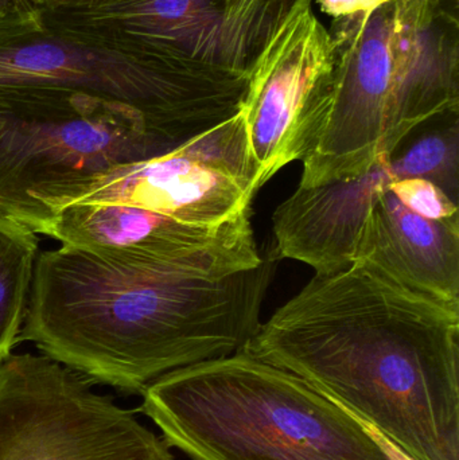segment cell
Listing matches in <instances>:
<instances>
[{"label":"cell","instance_id":"1","mask_svg":"<svg viewBox=\"0 0 459 460\" xmlns=\"http://www.w3.org/2000/svg\"><path fill=\"white\" fill-rule=\"evenodd\" d=\"M244 350L304 378L415 460H459V305L353 262L315 275Z\"/></svg>","mask_w":459,"mask_h":460},{"label":"cell","instance_id":"2","mask_svg":"<svg viewBox=\"0 0 459 460\" xmlns=\"http://www.w3.org/2000/svg\"><path fill=\"white\" fill-rule=\"evenodd\" d=\"M272 262L217 279L182 260L61 245L38 256L19 342L142 394L166 373L244 350Z\"/></svg>","mask_w":459,"mask_h":460},{"label":"cell","instance_id":"3","mask_svg":"<svg viewBox=\"0 0 459 460\" xmlns=\"http://www.w3.org/2000/svg\"><path fill=\"white\" fill-rule=\"evenodd\" d=\"M142 394L140 412L191 460H388L345 408L245 350L172 370Z\"/></svg>","mask_w":459,"mask_h":460},{"label":"cell","instance_id":"4","mask_svg":"<svg viewBox=\"0 0 459 460\" xmlns=\"http://www.w3.org/2000/svg\"><path fill=\"white\" fill-rule=\"evenodd\" d=\"M40 8L0 19V86L70 89L121 102L177 146L239 112L247 70L57 29Z\"/></svg>","mask_w":459,"mask_h":460},{"label":"cell","instance_id":"5","mask_svg":"<svg viewBox=\"0 0 459 460\" xmlns=\"http://www.w3.org/2000/svg\"><path fill=\"white\" fill-rule=\"evenodd\" d=\"M180 147L121 102L46 86H0V217L29 228L38 199Z\"/></svg>","mask_w":459,"mask_h":460},{"label":"cell","instance_id":"6","mask_svg":"<svg viewBox=\"0 0 459 460\" xmlns=\"http://www.w3.org/2000/svg\"><path fill=\"white\" fill-rule=\"evenodd\" d=\"M93 384L45 354L2 359L0 460H175L163 438Z\"/></svg>","mask_w":459,"mask_h":460},{"label":"cell","instance_id":"7","mask_svg":"<svg viewBox=\"0 0 459 460\" xmlns=\"http://www.w3.org/2000/svg\"><path fill=\"white\" fill-rule=\"evenodd\" d=\"M313 3L285 0L247 67L239 113L259 189L305 158L325 111L334 46Z\"/></svg>","mask_w":459,"mask_h":460},{"label":"cell","instance_id":"8","mask_svg":"<svg viewBox=\"0 0 459 460\" xmlns=\"http://www.w3.org/2000/svg\"><path fill=\"white\" fill-rule=\"evenodd\" d=\"M393 13V0L371 13L334 19L331 88L314 142L302 159L299 186L360 177L383 154L395 93Z\"/></svg>","mask_w":459,"mask_h":460},{"label":"cell","instance_id":"9","mask_svg":"<svg viewBox=\"0 0 459 460\" xmlns=\"http://www.w3.org/2000/svg\"><path fill=\"white\" fill-rule=\"evenodd\" d=\"M252 181L209 161L196 137L169 153L120 164L38 199L29 228L75 205H129L189 224L215 226L251 212Z\"/></svg>","mask_w":459,"mask_h":460},{"label":"cell","instance_id":"10","mask_svg":"<svg viewBox=\"0 0 459 460\" xmlns=\"http://www.w3.org/2000/svg\"><path fill=\"white\" fill-rule=\"evenodd\" d=\"M250 218L248 212L225 223L201 226L129 205H75L53 213L38 234L83 251L194 262L225 279L263 262Z\"/></svg>","mask_w":459,"mask_h":460},{"label":"cell","instance_id":"11","mask_svg":"<svg viewBox=\"0 0 459 460\" xmlns=\"http://www.w3.org/2000/svg\"><path fill=\"white\" fill-rule=\"evenodd\" d=\"M395 93L383 140L390 155L417 127L459 110V22L439 0H393Z\"/></svg>","mask_w":459,"mask_h":460},{"label":"cell","instance_id":"12","mask_svg":"<svg viewBox=\"0 0 459 460\" xmlns=\"http://www.w3.org/2000/svg\"><path fill=\"white\" fill-rule=\"evenodd\" d=\"M395 181L387 154L357 178L320 186H298L272 217V261L298 260L315 275L339 272L353 264L356 241L377 191Z\"/></svg>","mask_w":459,"mask_h":460},{"label":"cell","instance_id":"13","mask_svg":"<svg viewBox=\"0 0 459 460\" xmlns=\"http://www.w3.org/2000/svg\"><path fill=\"white\" fill-rule=\"evenodd\" d=\"M353 262L410 291L459 305V221L420 217L388 188L372 201Z\"/></svg>","mask_w":459,"mask_h":460},{"label":"cell","instance_id":"14","mask_svg":"<svg viewBox=\"0 0 459 460\" xmlns=\"http://www.w3.org/2000/svg\"><path fill=\"white\" fill-rule=\"evenodd\" d=\"M458 115L459 110L447 111L410 132L388 155L393 178L430 181L458 205Z\"/></svg>","mask_w":459,"mask_h":460},{"label":"cell","instance_id":"15","mask_svg":"<svg viewBox=\"0 0 459 460\" xmlns=\"http://www.w3.org/2000/svg\"><path fill=\"white\" fill-rule=\"evenodd\" d=\"M38 256L37 233L18 221L0 217V361L19 342Z\"/></svg>","mask_w":459,"mask_h":460},{"label":"cell","instance_id":"16","mask_svg":"<svg viewBox=\"0 0 459 460\" xmlns=\"http://www.w3.org/2000/svg\"><path fill=\"white\" fill-rule=\"evenodd\" d=\"M391 193L415 215L434 221H459L458 205L438 186L422 178L395 180Z\"/></svg>","mask_w":459,"mask_h":460},{"label":"cell","instance_id":"17","mask_svg":"<svg viewBox=\"0 0 459 460\" xmlns=\"http://www.w3.org/2000/svg\"><path fill=\"white\" fill-rule=\"evenodd\" d=\"M393 0H317L321 11L333 19L345 18L356 13H371Z\"/></svg>","mask_w":459,"mask_h":460},{"label":"cell","instance_id":"18","mask_svg":"<svg viewBox=\"0 0 459 460\" xmlns=\"http://www.w3.org/2000/svg\"><path fill=\"white\" fill-rule=\"evenodd\" d=\"M350 415H352V413H350ZM353 418H355V416H353ZM355 419L358 421V424L363 427L364 431H366V434H368L369 437L377 443V446L382 448L383 453L385 454L388 460H415L411 456H410V454H407L403 448L395 445L393 440H390L388 438H385L384 435L380 434V432L377 431L375 427H372L371 424L366 423V421L361 420V419Z\"/></svg>","mask_w":459,"mask_h":460},{"label":"cell","instance_id":"19","mask_svg":"<svg viewBox=\"0 0 459 460\" xmlns=\"http://www.w3.org/2000/svg\"><path fill=\"white\" fill-rule=\"evenodd\" d=\"M43 0H0V19L29 8H40Z\"/></svg>","mask_w":459,"mask_h":460},{"label":"cell","instance_id":"20","mask_svg":"<svg viewBox=\"0 0 459 460\" xmlns=\"http://www.w3.org/2000/svg\"><path fill=\"white\" fill-rule=\"evenodd\" d=\"M439 4L444 13L452 18L458 19V0H439Z\"/></svg>","mask_w":459,"mask_h":460}]
</instances>
